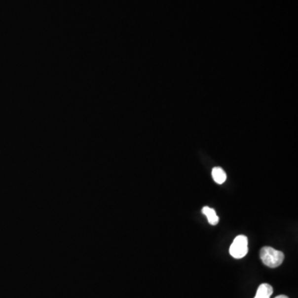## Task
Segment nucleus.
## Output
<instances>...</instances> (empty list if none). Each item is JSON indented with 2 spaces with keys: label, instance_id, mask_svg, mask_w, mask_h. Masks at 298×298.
I'll return each mask as SVG.
<instances>
[{
  "label": "nucleus",
  "instance_id": "f257e3e1",
  "mask_svg": "<svg viewBox=\"0 0 298 298\" xmlns=\"http://www.w3.org/2000/svg\"><path fill=\"white\" fill-rule=\"evenodd\" d=\"M260 258L262 262L269 267H277L283 263L284 255L272 247H263L260 251Z\"/></svg>",
  "mask_w": 298,
  "mask_h": 298
},
{
  "label": "nucleus",
  "instance_id": "f03ea898",
  "mask_svg": "<svg viewBox=\"0 0 298 298\" xmlns=\"http://www.w3.org/2000/svg\"><path fill=\"white\" fill-rule=\"evenodd\" d=\"M229 254L234 259H242L248 254V239L244 235H239L234 239L229 248Z\"/></svg>",
  "mask_w": 298,
  "mask_h": 298
},
{
  "label": "nucleus",
  "instance_id": "7ed1b4c3",
  "mask_svg": "<svg viewBox=\"0 0 298 298\" xmlns=\"http://www.w3.org/2000/svg\"><path fill=\"white\" fill-rule=\"evenodd\" d=\"M272 293H273V289L272 286L267 283H262L258 288L255 298H270Z\"/></svg>",
  "mask_w": 298,
  "mask_h": 298
},
{
  "label": "nucleus",
  "instance_id": "20e7f679",
  "mask_svg": "<svg viewBox=\"0 0 298 298\" xmlns=\"http://www.w3.org/2000/svg\"><path fill=\"white\" fill-rule=\"evenodd\" d=\"M202 213L207 217L209 223L212 225H216L219 222V217L216 215V212L214 209L209 206H204L202 208Z\"/></svg>",
  "mask_w": 298,
  "mask_h": 298
},
{
  "label": "nucleus",
  "instance_id": "39448f33",
  "mask_svg": "<svg viewBox=\"0 0 298 298\" xmlns=\"http://www.w3.org/2000/svg\"><path fill=\"white\" fill-rule=\"evenodd\" d=\"M212 178L217 184H223L226 180V173L221 167H214L212 170Z\"/></svg>",
  "mask_w": 298,
  "mask_h": 298
},
{
  "label": "nucleus",
  "instance_id": "423d86ee",
  "mask_svg": "<svg viewBox=\"0 0 298 298\" xmlns=\"http://www.w3.org/2000/svg\"><path fill=\"white\" fill-rule=\"evenodd\" d=\"M275 298H288V297H287V296L285 295H280L278 296V297H276Z\"/></svg>",
  "mask_w": 298,
  "mask_h": 298
}]
</instances>
